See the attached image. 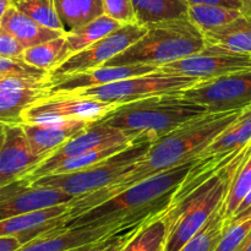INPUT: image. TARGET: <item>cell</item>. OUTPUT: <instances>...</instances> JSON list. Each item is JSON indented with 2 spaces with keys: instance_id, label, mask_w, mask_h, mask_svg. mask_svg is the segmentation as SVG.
<instances>
[{
  "instance_id": "cell-8",
  "label": "cell",
  "mask_w": 251,
  "mask_h": 251,
  "mask_svg": "<svg viewBox=\"0 0 251 251\" xmlns=\"http://www.w3.org/2000/svg\"><path fill=\"white\" fill-rule=\"evenodd\" d=\"M119 104L83 97L75 92L50 93L22 114V124L58 122L97 123Z\"/></svg>"
},
{
  "instance_id": "cell-35",
  "label": "cell",
  "mask_w": 251,
  "mask_h": 251,
  "mask_svg": "<svg viewBox=\"0 0 251 251\" xmlns=\"http://www.w3.org/2000/svg\"><path fill=\"white\" fill-rule=\"evenodd\" d=\"M104 15L122 25L137 24L132 0H103Z\"/></svg>"
},
{
  "instance_id": "cell-6",
  "label": "cell",
  "mask_w": 251,
  "mask_h": 251,
  "mask_svg": "<svg viewBox=\"0 0 251 251\" xmlns=\"http://www.w3.org/2000/svg\"><path fill=\"white\" fill-rule=\"evenodd\" d=\"M154 140L139 136L127 147L102 162L65 174H50L28 181L34 186L61 189L73 196L85 195L103 189L124 176L149 152Z\"/></svg>"
},
{
  "instance_id": "cell-28",
  "label": "cell",
  "mask_w": 251,
  "mask_h": 251,
  "mask_svg": "<svg viewBox=\"0 0 251 251\" xmlns=\"http://www.w3.org/2000/svg\"><path fill=\"white\" fill-rule=\"evenodd\" d=\"M122 26L123 25L120 22L115 21L112 17L102 15L93 21L88 22L74 31L68 32L65 33V37L68 39L71 54L83 50L91 44L104 38Z\"/></svg>"
},
{
  "instance_id": "cell-17",
  "label": "cell",
  "mask_w": 251,
  "mask_h": 251,
  "mask_svg": "<svg viewBox=\"0 0 251 251\" xmlns=\"http://www.w3.org/2000/svg\"><path fill=\"white\" fill-rule=\"evenodd\" d=\"M49 95L48 80L17 77L0 78V119L1 123L22 124L25 110Z\"/></svg>"
},
{
  "instance_id": "cell-38",
  "label": "cell",
  "mask_w": 251,
  "mask_h": 251,
  "mask_svg": "<svg viewBox=\"0 0 251 251\" xmlns=\"http://www.w3.org/2000/svg\"><path fill=\"white\" fill-rule=\"evenodd\" d=\"M188 6L190 5L208 4V5H221V6L230 7V9L243 10V0H183Z\"/></svg>"
},
{
  "instance_id": "cell-31",
  "label": "cell",
  "mask_w": 251,
  "mask_h": 251,
  "mask_svg": "<svg viewBox=\"0 0 251 251\" xmlns=\"http://www.w3.org/2000/svg\"><path fill=\"white\" fill-rule=\"evenodd\" d=\"M251 235V207L228 220L227 228L215 251H240Z\"/></svg>"
},
{
  "instance_id": "cell-5",
  "label": "cell",
  "mask_w": 251,
  "mask_h": 251,
  "mask_svg": "<svg viewBox=\"0 0 251 251\" xmlns=\"http://www.w3.org/2000/svg\"><path fill=\"white\" fill-rule=\"evenodd\" d=\"M146 27L147 32L142 38L104 65H150L159 69L200 53L206 47L203 33L188 17Z\"/></svg>"
},
{
  "instance_id": "cell-25",
  "label": "cell",
  "mask_w": 251,
  "mask_h": 251,
  "mask_svg": "<svg viewBox=\"0 0 251 251\" xmlns=\"http://www.w3.org/2000/svg\"><path fill=\"white\" fill-rule=\"evenodd\" d=\"M70 55V47H69L68 39L64 34L59 38L27 48L22 58L31 65L48 71L50 74Z\"/></svg>"
},
{
  "instance_id": "cell-26",
  "label": "cell",
  "mask_w": 251,
  "mask_h": 251,
  "mask_svg": "<svg viewBox=\"0 0 251 251\" xmlns=\"http://www.w3.org/2000/svg\"><path fill=\"white\" fill-rule=\"evenodd\" d=\"M168 226L163 212L145 221L122 251H163Z\"/></svg>"
},
{
  "instance_id": "cell-39",
  "label": "cell",
  "mask_w": 251,
  "mask_h": 251,
  "mask_svg": "<svg viewBox=\"0 0 251 251\" xmlns=\"http://www.w3.org/2000/svg\"><path fill=\"white\" fill-rule=\"evenodd\" d=\"M22 247V242L15 235H0V251H19Z\"/></svg>"
},
{
  "instance_id": "cell-3",
  "label": "cell",
  "mask_w": 251,
  "mask_h": 251,
  "mask_svg": "<svg viewBox=\"0 0 251 251\" xmlns=\"http://www.w3.org/2000/svg\"><path fill=\"white\" fill-rule=\"evenodd\" d=\"M206 113H210L207 108L176 92L119 104L98 123L115 127L132 140L147 136L156 141Z\"/></svg>"
},
{
  "instance_id": "cell-2",
  "label": "cell",
  "mask_w": 251,
  "mask_h": 251,
  "mask_svg": "<svg viewBox=\"0 0 251 251\" xmlns=\"http://www.w3.org/2000/svg\"><path fill=\"white\" fill-rule=\"evenodd\" d=\"M199 158V157H198ZM198 158L152 176L92 210L68 221L65 228L80 226L135 225L164 212Z\"/></svg>"
},
{
  "instance_id": "cell-40",
  "label": "cell",
  "mask_w": 251,
  "mask_h": 251,
  "mask_svg": "<svg viewBox=\"0 0 251 251\" xmlns=\"http://www.w3.org/2000/svg\"><path fill=\"white\" fill-rule=\"evenodd\" d=\"M12 5H14V0H0V15L4 14Z\"/></svg>"
},
{
  "instance_id": "cell-11",
  "label": "cell",
  "mask_w": 251,
  "mask_h": 251,
  "mask_svg": "<svg viewBox=\"0 0 251 251\" xmlns=\"http://www.w3.org/2000/svg\"><path fill=\"white\" fill-rule=\"evenodd\" d=\"M46 159V156L33 151L24 125L1 123L0 186L26 178Z\"/></svg>"
},
{
  "instance_id": "cell-7",
  "label": "cell",
  "mask_w": 251,
  "mask_h": 251,
  "mask_svg": "<svg viewBox=\"0 0 251 251\" xmlns=\"http://www.w3.org/2000/svg\"><path fill=\"white\" fill-rule=\"evenodd\" d=\"M202 82L199 78L173 73L153 71L141 76H132L104 86L76 91L75 93L104 102L124 104L152 96L176 93Z\"/></svg>"
},
{
  "instance_id": "cell-12",
  "label": "cell",
  "mask_w": 251,
  "mask_h": 251,
  "mask_svg": "<svg viewBox=\"0 0 251 251\" xmlns=\"http://www.w3.org/2000/svg\"><path fill=\"white\" fill-rule=\"evenodd\" d=\"M247 69H251V55L233 54L205 47L200 53L167 64L158 70L199 78L200 81H210Z\"/></svg>"
},
{
  "instance_id": "cell-19",
  "label": "cell",
  "mask_w": 251,
  "mask_h": 251,
  "mask_svg": "<svg viewBox=\"0 0 251 251\" xmlns=\"http://www.w3.org/2000/svg\"><path fill=\"white\" fill-rule=\"evenodd\" d=\"M92 124L87 122H58L22 125L33 151L48 158L69 140Z\"/></svg>"
},
{
  "instance_id": "cell-44",
  "label": "cell",
  "mask_w": 251,
  "mask_h": 251,
  "mask_svg": "<svg viewBox=\"0 0 251 251\" xmlns=\"http://www.w3.org/2000/svg\"><path fill=\"white\" fill-rule=\"evenodd\" d=\"M250 145H251V142H250Z\"/></svg>"
},
{
  "instance_id": "cell-18",
  "label": "cell",
  "mask_w": 251,
  "mask_h": 251,
  "mask_svg": "<svg viewBox=\"0 0 251 251\" xmlns=\"http://www.w3.org/2000/svg\"><path fill=\"white\" fill-rule=\"evenodd\" d=\"M145 222V221H144ZM131 226V225H129ZM127 227L124 225L80 226L50 232L24 245L19 251H68L100 242L117 230Z\"/></svg>"
},
{
  "instance_id": "cell-37",
  "label": "cell",
  "mask_w": 251,
  "mask_h": 251,
  "mask_svg": "<svg viewBox=\"0 0 251 251\" xmlns=\"http://www.w3.org/2000/svg\"><path fill=\"white\" fill-rule=\"evenodd\" d=\"M25 50L26 48L14 34L0 27V56L22 58Z\"/></svg>"
},
{
  "instance_id": "cell-15",
  "label": "cell",
  "mask_w": 251,
  "mask_h": 251,
  "mask_svg": "<svg viewBox=\"0 0 251 251\" xmlns=\"http://www.w3.org/2000/svg\"><path fill=\"white\" fill-rule=\"evenodd\" d=\"M69 215L70 202L14 216L0 221V235H15L26 245L42 235L65 228Z\"/></svg>"
},
{
  "instance_id": "cell-27",
  "label": "cell",
  "mask_w": 251,
  "mask_h": 251,
  "mask_svg": "<svg viewBox=\"0 0 251 251\" xmlns=\"http://www.w3.org/2000/svg\"><path fill=\"white\" fill-rule=\"evenodd\" d=\"M228 225L226 199L200 230L179 251H215Z\"/></svg>"
},
{
  "instance_id": "cell-1",
  "label": "cell",
  "mask_w": 251,
  "mask_h": 251,
  "mask_svg": "<svg viewBox=\"0 0 251 251\" xmlns=\"http://www.w3.org/2000/svg\"><path fill=\"white\" fill-rule=\"evenodd\" d=\"M242 109L206 113L159 137L130 171L109 185L70 201L69 220L77 217L152 176L198 158L206 147L238 118ZM68 220V221H69Z\"/></svg>"
},
{
  "instance_id": "cell-22",
  "label": "cell",
  "mask_w": 251,
  "mask_h": 251,
  "mask_svg": "<svg viewBox=\"0 0 251 251\" xmlns=\"http://www.w3.org/2000/svg\"><path fill=\"white\" fill-rule=\"evenodd\" d=\"M251 142V104L243 108L237 119L216 137L199 157L228 154Z\"/></svg>"
},
{
  "instance_id": "cell-42",
  "label": "cell",
  "mask_w": 251,
  "mask_h": 251,
  "mask_svg": "<svg viewBox=\"0 0 251 251\" xmlns=\"http://www.w3.org/2000/svg\"><path fill=\"white\" fill-rule=\"evenodd\" d=\"M243 12L251 16V0H243Z\"/></svg>"
},
{
  "instance_id": "cell-20",
  "label": "cell",
  "mask_w": 251,
  "mask_h": 251,
  "mask_svg": "<svg viewBox=\"0 0 251 251\" xmlns=\"http://www.w3.org/2000/svg\"><path fill=\"white\" fill-rule=\"evenodd\" d=\"M0 27L14 34L26 49L65 34V32L48 28L34 21L14 5L0 15Z\"/></svg>"
},
{
  "instance_id": "cell-24",
  "label": "cell",
  "mask_w": 251,
  "mask_h": 251,
  "mask_svg": "<svg viewBox=\"0 0 251 251\" xmlns=\"http://www.w3.org/2000/svg\"><path fill=\"white\" fill-rule=\"evenodd\" d=\"M55 7L65 33L104 15L103 0H55Z\"/></svg>"
},
{
  "instance_id": "cell-33",
  "label": "cell",
  "mask_w": 251,
  "mask_h": 251,
  "mask_svg": "<svg viewBox=\"0 0 251 251\" xmlns=\"http://www.w3.org/2000/svg\"><path fill=\"white\" fill-rule=\"evenodd\" d=\"M251 191V153L242 163L233 178L229 191L226 198L228 220L234 216L235 211Z\"/></svg>"
},
{
  "instance_id": "cell-10",
  "label": "cell",
  "mask_w": 251,
  "mask_h": 251,
  "mask_svg": "<svg viewBox=\"0 0 251 251\" xmlns=\"http://www.w3.org/2000/svg\"><path fill=\"white\" fill-rule=\"evenodd\" d=\"M146 32L147 27L139 24L123 25L120 28L115 29L83 50L71 54L60 66L49 74V78L103 66L110 59L119 55L125 49L136 43Z\"/></svg>"
},
{
  "instance_id": "cell-30",
  "label": "cell",
  "mask_w": 251,
  "mask_h": 251,
  "mask_svg": "<svg viewBox=\"0 0 251 251\" xmlns=\"http://www.w3.org/2000/svg\"><path fill=\"white\" fill-rule=\"evenodd\" d=\"M131 142H130V144H131ZM130 144L114 145V146H108V147H100V149L85 152V153H81L78 154V156L70 157V158H66L64 159V161L51 166L50 168L47 169L41 176H50V174L71 173V172L87 168V167H91L93 166V164L98 163V162H102L104 161V159L109 158V157L114 156V154H117L118 152H120L122 150H124L125 147L129 146ZM41 176H39V178H41Z\"/></svg>"
},
{
  "instance_id": "cell-14",
  "label": "cell",
  "mask_w": 251,
  "mask_h": 251,
  "mask_svg": "<svg viewBox=\"0 0 251 251\" xmlns=\"http://www.w3.org/2000/svg\"><path fill=\"white\" fill-rule=\"evenodd\" d=\"M134 140L127 136L120 130L115 127L108 126L102 123H93L91 126L81 131L71 140H69L65 145L56 150L54 153H51L44 162H42L33 172L28 174L26 178L27 181H32L34 179L39 178L48 168H50L54 164L64 161L70 157L78 156L85 152L92 151V150L100 149V147L114 146V145L130 144Z\"/></svg>"
},
{
  "instance_id": "cell-16",
  "label": "cell",
  "mask_w": 251,
  "mask_h": 251,
  "mask_svg": "<svg viewBox=\"0 0 251 251\" xmlns=\"http://www.w3.org/2000/svg\"><path fill=\"white\" fill-rule=\"evenodd\" d=\"M157 70L158 68L150 65H103L100 68L81 71V73L48 78V91L49 95L50 93L76 92V91L87 90V88L117 82V81L132 77V76H141Z\"/></svg>"
},
{
  "instance_id": "cell-34",
  "label": "cell",
  "mask_w": 251,
  "mask_h": 251,
  "mask_svg": "<svg viewBox=\"0 0 251 251\" xmlns=\"http://www.w3.org/2000/svg\"><path fill=\"white\" fill-rule=\"evenodd\" d=\"M17 77L27 80H48L49 73L27 63L24 58L0 56V78Z\"/></svg>"
},
{
  "instance_id": "cell-36",
  "label": "cell",
  "mask_w": 251,
  "mask_h": 251,
  "mask_svg": "<svg viewBox=\"0 0 251 251\" xmlns=\"http://www.w3.org/2000/svg\"><path fill=\"white\" fill-rule=\"evenodd\" d=\"M142 223L144 222L127 226V227L117 230L113 234L108 235L107 238H104V239H102L98 243V245L95 248L93 251H122L123 248L125 247V244L136 233V230L139 229Z\"/></svg>"
},
{
  "instance_id": "cell-4",
  "label": "cell",
  "mask_w": 251,
  "mask_h": 251,
  "mask_svg": "<svg viewBox=\"0 0 251 251\" xmlns=\"http://www.w3.org/2000/svg\"><path fill=\"white\" fill-rule=\"evenodd\" d=\"M250 153L249 144L227 167L221 169L185 200L164 211L168 232L163 251H179L202 228L227 198L235 173Z\"/></svg>"
},
{
  "instance_id": "cell-13",
  "label": "cell",
  "mask_w": 251,
  "mask_h": 251,
  "mask_svg": "<svg viewBox=\"0 0 251 251\" xmlns=\"http://www.w3.org/2000/svg\"><path fill=\"white\" fill-rule=\"evenodd\" d=\"M0 188V221L63 205L75 199L61 189L34 186L26 179H19Z\"/></svg>"
},
{
  "instance_id": "cell-43",
  "label": "cell",
  "mask_w": 251,
  "mask_h": 251,
  "mask_svg": "<svg viewBox=\"0 0 251 251\" xmlns=\"http://www.w3.org/2000/svg\"><path fill=\"white\" fill-rule=\"evenodd\" d=\"M240 251H251V235L249 237V239L247 240V243H245L244 247H243V249Z\"/></svg>"
},
{
  "instance_id": "cell-41",
  "label": "cell",
  "mask_w": 251,
  "mask_h": 251,
  "mask_svg": "<svg viewBox=\"0 0 251 251\" xmlns=\"http://www.w3.org/2000/svg\"><path fill=\"white\" fill-rule=\"evenodd\" d=\"M100 242L92 243V244H88V245H85V247H81V248H77V249H73V250H68V251H93Z\"/></svg>"
},
{
  "instance_id": "cell-32",
  "label": "cell",
  "mask_w": 251,
  "mask_h": 251,
  "mask_svg": "<svg viewBox=\"0 0 251 251\" xmlns=\"http://www.w3.org/2000/svg\"><path fill=\"white\" fill-rule=\"evenodd\" d=\"M14 6L48 28L65 32L56 11L55 0H14Z\"/></svg>"
},
{
  "instance_id": "cell-29",
  "label": "cell",
  "mask_w": 251,
  "mask_h": 251,
  "mask_svg": "<svg viewBox=\"0 0 251 251\" xmlns=\"http://www.w3.org/2000/svg\"><path fill=\"white\" fill-rule=\"evenodd\" d=\"M244 14L243 10L230 9L221 5L199 4L188 6L186 17L200 29L202 33L218 28L234 21Z\"/></svg>"
},
{
  "instance_id": "cell-9",
  "label": "cell",
  "mask_w": 251,
  "mask_h": 251,
  "mask_svg": "<svg viewBox=\"0 0 251 251\" xmlns=\"http://www.w3.org/2000/svg\"><path fill=\"white\" fill-rule=\"evenodd\" d=\"M179 93L206 107L210 113L243 109L251 104V69L202 81Z\"/></svg>"
},
{
  "instance_id": "cell-21",
  "label": "cell",
  "mask_w": 251,
  "mask_h": 251,
  "mask_svg": "<svg viewBox=\"0 0 251 251\" xmlns=\"http://www.w3.org/2000/svg\"><path fill=\"white\" fill-rule=\"evenodd\" d=\"M206 47L233 54L251 55V16L243 14L234 21L203 33Z\"/></svg>"
},
{
  "instance_id": "cell-23",
  "label": "cell",
  "mask_w": 251,
  "mask_h": 251,
  "mask_svg": "<svg viewBox=\"0 0 251 251\" xmlns=\"http://www.w3.org/2000/svg\"><path fill=\"white\" fill-rule=\"evenodd\" d=\"M136 22L141 26L186 17L188 5L183 0H132Z\"/></svg>"
}]
</instances>
